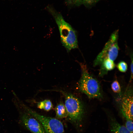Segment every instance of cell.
Here are the masks:
<instances>
[{"label": "cell", "mask_w": 133, "mask_h": 133, "mask_svg": "<svg viewBox=\"0 0 133 133\" xmlns=\"http://www.w3.org/2000/svg\"><path fill=\"white\" fill-rule=\"evenodd\" d=\"M47 9L58 26L61 43L67 51L69 52L77 48L78 42L76 31L65 20L60 13L51 7L48 6Z\"/></svg>", "instance_id": "6da1fadb"}, {"label": "cell", "mask_w": 133, "mask_h": 133, "mask_svg": "<svg viewBox=\"0 0 133 133\" xmlns=\"http://www.w3.org/2000/svg\"><path fill=\"white\" fill-rule=\"evenodd\" d=\"M80 65L82 74L78 83L80 91L89 98H101L102 93L98 81L90 74L85 65L82 64Z\"/></svg>", "instance_id": "7a4b0ae2"}, {"label": "cell", "mask_w": 133, "mask_h": 133, "mask_svg": "<svg viewBox=\"0 0 133 133\" xmlns=\"http://www.w3.org/2000/svg\"><path fill=\"white\" fill-rule=\"evenodd\" d=\"M65 97V105L68 115V121L76 127L80 126L83 120L84 108L82 102L72 94L63 92Z\"/></svg>", "instance_id": "3957f363"}, {"label": "cell", "mask_w": 133, "mask_h": 133, "mask_svg": "<svg viewBox=\"0 0 133 133\" xmlns=\"http://www.w3.org/2000/svg\"><path fill=\"white\" fill-rule=\"evenodd\" d=\"M22 106L25 111L38 120L46 133H65L63 125L59 119L41 115L24 105Z\"/></svg>", "instance_id": "277c9868"}, {"label": "cell", "mask_w": 133, "mask_h": 133, "mask_svg": "<svg viewBox=\"0 0 133 133\" xmlns=\"http://www.w3.org/2000/svg\"><path fill=\"white\" fill-rule=\"evenodd\" d=\"M118 31H114L111 35L101 51L94 62V66L101 64L103 60L107 58L114 61L117 57L119 50L117 40Z\"/></svg>", "instance_id": "5b68a950"}, {"label": "cell", "mask_w": 133, "mask_h": 133, "mask_svg": "<svg viewBox=\"0 0 133 133\" xmlns=\"http://www.w3.org/2000/svg\"><path fill=\"white\" fill-rule=\"evenodd\" d=\"M20 120L23 125L32 133H46L40 122L25 111L20 112Z\"/></svg>", "instance_id": "8992f818"}, {"label": "cell", "mask_w": 133, "mask_h": 133, "mask_svg": "<svg viewBox=\"0 0 133 133\" xmlns=\"http://www.w3.org/2000/svg\"><path fill=\"white\" fill-rule=\"evenodd\" d=\"M133 96L131 94L125 95L121 104V113L126 119H133Z\"/></svg>", "instance_id": "52a82bcc"}, {"label": "cell", "mask_w": 133, "mask_h": 133, "mask_svg": "<svg viewBox=\"0 0 133 133\" xmlns=\"http://www.w3.org/2000/svg\"><path fill=\"white\" fill-rule=\"evenodd\" d=\"M110 121L111 133H131L125 126L121 125L115 118L111 117Z\"/></svg>", "instance_id": "ba28073f"}, {"label": "cell", "mask_w": 133, "mask_h": 133, "mask_svg": "<svg viewBox=\"0 0 133 133\" xmlns=\"http://www.w3.org/2000/svg\"><path fill=\"white\" fill-rule=\"evenodd\" d=\"M101 64L99 74L101 76L106 73L108 71L113 69L115 66L114 61L108 58L104 59Z\"/></svg>", "instance_id": "9c48e42d"}, {"label": "cell", "mask_w": 133, "mask_h": 133, "mask_svg": "<svg viewBox=\"0 0 133 133\" xmlns=\"http://www.w3.org/2000/svg\"><path fill=\"white\" fill-rule=\"evenodd\" d=\"M55 112L56 118L58 119L67 118L68 112L66 106L63 102H61L58 104L55 109Z\"/></svg>", "instance_id": "30bf717a"}, {"label": "cell", "mask_w": 133, "mask_h": 133, "mask_svg": "<svg viewBox=\"0 0 133 133\" xmlns=\"http://www.w3.org/2000/svg\"><path fill=\"white\" fill-rule=\"evenodd\" d=\"M37 107L39 108L47 111H49L53 108V105L51 102L49 100H45L38 102Z\"/></svg>", "instance_id": "8fae6325"}, {"label": "cell", "mask_w": 133, "mask_h": 133, "mask_svg": "<svg viewBox=\"0 0 133 133\" xmlns=\"http://www.w3.org/2000/svg\"><path fill=\"white\" fill-rule=\"evenodd\" d=\"M111 88L115 93H119L121 92V88L119 82L117 80L114 81L111 85Z\"/></svg>", "instance_id": "7c38bea8"}, {"label": "cell", "mask_w": 133, "mask_h": 133, "mask_svg": "<svg viewBox=\"0 0 133 133\" xmlns=\"http://www.w3.org/2000/svg\"><path fill=\"white\" fill-rule=\"evenodd\" d=\"M117 67L119 70L122 72H125L127 69V63L123 61H121L117 64Z\"/></svg>", "instance_id": "4fadbf2b"}, {"label": "cell", "mask_w": 133, "mask_h": 133, "mask_svg": "<svg viewBox=\"0 0 133 133\" xmlns=\"http://www.w3.org/2000/svg\"><path fill=\"white\" fill-rule=\"evenodd\" d=\"M126 120L125 126L131 133H133V120L129 119H126Z\"/></svg>", "instance_id": "5bb4252c"}, {"label": "cell", "mask_w": 133, "mask_h": 133, "mask_svg": "<svg viewBox=\"0 0 133 133\" xmlns=\"http://www.w3.org/2000/svg\"><path fill=\"white\" fill-rule=\"evenodd\" d=\"M101 0H83L82 4L86 6H89Z\"/></svg>", "instance_id": "9a60e30c"}, {"label": "cell", "mask_w": 133, "mask_h": 133, "mask_svg": "<svg viewBox=\"0 0 133 133\" xmlns=\"http://www.w3.org/2000/svg\"><path fill=\"white\" fill-rule=\"evenodd\" d=\"M68 3L70 4L79 5L82 4L83 0H66Z\"/></svg>", "instance_id": "2e32d148"}, {"label": "cell", "mask_w": 133, "mask_h": 133, "mask_svg": "<svg viewBox=\"0 0 133 133\" xmlns=\"http://www.w3.org/2000/svg\"><path fill=\"white\" fill-rule=\"evenodd\" d=\"M133 54L132 55L131 57V64L130 68L131 72V77L130 78V80H132L133 78Z\"/></svg>", "instance_id": "e0dca14e"}]
</instances>
